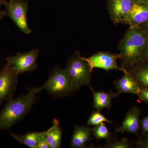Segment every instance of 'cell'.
Listing matches in <instances>:
<instances>
[{"mask_svg":"<svg viewBox=\"0 0 148 148\" xmlns=\"http://www.w3.org/2000/svg\"><path fill=\"white\" fill-rule=\"evenodd\" d=\"M19 75L16 70L8 63L0 71V107L4 101L13 99Z\"/></svg>","mask_w":148,"mask_h":148,"instance_id":"obj_6","label":"cell"},{"mask_svg":"<svg viewBox=\"0 0 148 148\" xmlns=\"http://www.w3.org/2000/svg\"><path fill=\"white\" fill-rule=\"evenodd\" d=\"M5 16H7L5 10L3 11L0 10V21Z\"/></svg>","mask_w":148,"mask_h":148,"instance_id":"obj_28","label":"cell"},{"mask_svg":"<svg viewBox=\"0 0 148 148\" xmlns=\"http://www.w3.org/2000/svg\"><path fill=\"white\" fill-rule=\"evenodd\" d=\"M148 37L147 34L140 27L129 26L117 47L121 56L122 68H132L142 61Z\"/></svg>","mask_w":148,"mask_h":148,"instance_id":"obj_2","label":"cell"},{"mask_svg":"<svg viewBox=\"0 0 148 148\" xmlns=\"http://www.w3.org/2000/svg\"><path fill=\"white\" fill-rule=\"evenodd\" d=\"M134 3L132 0H108V10L112 21L125 24Z\"/></svg>","mask_w":148,"mask_h":148,"instance_id":"obj_9","label":"cell"},{"mask_svg":"<svg viewBox=\"0 0 148 148\" xmlns=\"http://www.w3.org/2000/svg\"><path fill=\"white\" fill-rule=\"evenodd\" d=\"M143 131L144 133L148 132V116L145 117L142 122Z\"/></svg>","mask_w":148,"mask_h":148,"instance_id":"obj_24","label":"cell"},{"mask_svg":"<svg viewBox=\"0 0 148 148\" xmlns=\"http://www.w3.org/2000/svg\"><path fill=\"white\" fill-rule=\"evenodd\" d=\"M128 72L137 81L140 88H148V64L135 66Z\"/></svg>","mask_w":148,"mask_h":148,"instance_id":"obj_17","label":"cell"},{"mask_svg":"<svg viewBox=\"0 0 148 148\" xmlns=\"http://www.w3.org/2000/svg\"><path fill=\"white\" fill-rule=\"evenodd\" d=\"M114 84L119 95L126 92L138 95L140 89L137 81L128 71L121 78L115 82Z\"/></svg>","mask_w":148,"mask_h":148,"instance_id":"obj_12","label":"cell"},{"mask_svg":"<svg viewBox=\"0 0 148 148\" xmlns=\"http://www.w3.org/2000/svg\"><path fill=\"white\" fill-rule=\"evenodd\" d=\"M26 95L8 101L0 112V131L9 130L16 123L22 119L32 109L38 99L37 93L43 89V85L40 87L28 88Z\"/></svg>","mask_w":148,"mask_h":148,"instance_id":"obj_1","label":"cell"},{"mask_svg":"<svg viewBox=\"0 0 148 148\" xmlns=\"http://www.w3.org/2000/svg\"><path fill=\"white\" fill-rule=\"evenodd\" d=\"M73 85V90H77L82 86H89L91 71L87 63L82 59L79 51H76L66 63Z\"/></svg>","mask_w":148,"mask_h":148,"instance_id":"obj_3","label":"cell"},{"mask_svg":"<svg viewBox=\"0 0 148 148\" xmlns=\"http://www.w3.org/2000/svg\"><path fill=\"white\" fill-rule=\"evenodd\" d=\"M138 95L140 100L148 103V88H140Z\"/></svg>","mask_w":148,"mask_h":148,"instance_id":"obj_21","label":"cell"},{"mask_svg":"<svg viewBox=\"0 0 148 148\" xmlns=\"http://www.w3.org/2000/svg\"><path fill=\"white\" fill-rule=\"evenodd\" d=\"M121 58V56L119 53L113 54L104 51L98 52L87 58L82 57V59L90 67L91 71L93 69L98 68L104 69L107 71L110 70H118L126 73L128 72L126 69L118 66L117 60Z\"/></svg>","mask_w":148,"mask_h":148,"instance_id":"obj_8","label":"cell"},{"mask_svg":"<svg viewBox=\"0 0 148 148\" xmlns=\"http://www.w3.org/2000/svg\"><path fill=\"white\" fill-rule=\"evenodd\" d=\"M92 132L98 140L104 139L109 141L112 138V134L109 131L104 122L95 125L92 129Z\"/></svg>","mask_w":148,"mask_h":148,"instance_id":"obj_18","label":"cell"},{"mask_svg":"<svg viewBox=\"0 0 148 148\" xmlns=\"http://www.w3.org/2000/svg\"><path fill=\"white\" fill-rule=\"evenodd\" d=\"M52 126L47 130L45 138L49 148H59L61 146L62 131L58 120L53 119Z\"/></svg>","mask_w":148,"mask_h":148,"instance_id":"obj_16","label":"cell"},{"mask_svg":"<svg viewBox=\"0 0 148 148\" xmlns=\"http://www.w3.org/2000/svg\"><path fill=\"white\" fill-rule=\"evenodd\" d=\"M143 29L145 32L148 35V21L145 24L141 25L139 27Z\"/></svg>","mask_w":148,"mask_h":148,"instance_id":"obj_25","label":"cell"},{"mask_svg":"<svg viewBox=\"0 0 148 148\" xmlns=\"http://www.w3.org/2000/svg\"><path fill=\"white\" fill-rule=\"evenodd\" d=\"M140 110L136 106H134L127 112L121 126L116 130L117 132H128L137 134L139 130Z\"/></svg>","mask_w":148,"mask_h":148,"instance_id":"obj_11","label":"cell"},{"mask_svg":"<svg viewBox=\"0 0 148 148\" xmlns=\"http://www.w3.org/2000/svg\"><path fill=\"white\" fill-rule=\"evenodd\" d=\"M92 129L85 126H75L71 142L72 147L75 148L85 147L86 144L91 139Z\"/></svg>","mask_w":148,"mask_h":148,"instance_id":"obj_13","label":"cell"},{"mask_svg":"<svg viewBox=\"0 0 148 148\" xmlns=\"http://www.w3.org/2000/svg\"><path fill=\"white\" fill-rule=\"evenodd\" d=\"M90 87L93 95V108L96 111L100 112L104 108L110 110L112 106V99L117 97L119 94L112 92L108 93L103 91H95L92 87Z\"/></svg>","mask_w":148,"mask_h":148,"instance_id":"obj_14","label":"cell"},{"mask_svg":"<svg viewBox=\"0 0 148 148\" xmlns=\"http://www.w3.org/2000/svg\"><path fill=\"white\" fill-rule=\"evenodd\" d=\"M134 3H144L148 4V0H132Z\"/></svg>","mask_w":148,"mask_h":148,"instance_id":"obj_27","label":"cell"},{"mask_svg":"<svg viewBox=\"0 0 148 148\" xmlns=\"http://www.w3.org/2000/svg\"><path fill=\"white\" fill-rule=\"evenodd\" d=\"M49 93L60 96L73 91V85L68 70L56 66L50 72L49 79L43 85Z\"/></svg>","mask_w":148,"mask_h":148,"instance_id":"obj_4","label":"cell"},{"mask_svg":"<svg viewBox=\"0 0 148 148\" xmlns=\"http://www.w3.org/2000/svg\"><path fill=\"white\" fill-rule=\"evenodd\" d=\"M148 21V4L134 3L125 24L139 27Z\"/></svg>","mask_w":148,"mask_h":148,"instance_id":"obj_10","label":"cell"},{"mask_svg":"<svg viewBox=\"0 0 148 148\" xmlns=\"http://www.w3.org/2000/svg\"><path fill=\"white\" fill-rule=\"evenodd\" d=\"M38 49H34L25 53L18 52L6 58L7 63L13 67L19 75L33 71L38 69L37 61L39 55Z\"/></svg>","mask_w":148,"mask_h":148,"instance_id":"obj_7","label":"cell"},{"mask_svg":"<svg viewBox=\"0 0 148 148\" xmlns=\"http://www.w3.org/2000/svg\"><path fill=\"white\" fill-rule=\"evenodd\" d=\"M140 147L142 148H148V139L141 143Z\"/></svg>","mask_w":148,"mask_h":148,"instance_id":"obj_26","label":"cell"},{"mask_svg":"<svg viewBox=\"0 0 148 148\" xmlns=\"http://www.w3.org/2000/svg\"><path fill=\"white\" fill-rule=\"evenodd\" d=\"M46 131L42 132H29L24 135H18L10 132L12 138L21 144L31 148H35L37 144L45 136Z\"/></svg>","mask_w":148,"mask_h":148,"instance_id":"obj_15","label":"cell"},{"mask_svg":"<svg viewBox=\"0 0 148 148\" xmlns=\"http://www.w3.org/2000/svg\"><path fill=\"white\" fill-rule=\"evenodd\" d=\"M131 147L129 141L126 138L107 144L105 147L109 148H128Z\"/></svg>","mask_w":148,"mask_h":148,"instance_id":"obj_20","label":"cell"},{"mask_svg":"<svg viewBox=\"0 0 148 148\" xmlns=\"http://www.w3.org/2000/svg\"><path fill=\"white\" fill-rule=\"evenodd\" d=\"M104 122H106L110 124H112L111 121L107 119L106 117L100 113V112L96 111L93 112L90 115L88 119L87 124L88 125L94 126L100 124Z\"/></svg>","mask_w":148,"mask_h":148,"instance_id":"obj_19","label":"cell"},{"mask_svg":"<svg viewBox=\"0 0 148 148\" xmlns=\"http://www.w3.org/2000/svg\"><path fill=\"white\" fill-rule=\"evenodd\" d=\"M7 1V0H0V7L1 6L4 5L6 2Z\"/></svg>","mask_w":148,"mask_h":148,"instance_id":"obj_29","label":"cell"},{"mask_svg":"<svg viewBox=\"0 0 148 148\" xmlns=\"http://www.w3.org/2000/svg\"><path fill=\"white\" fill-rule=\"evenodd\" d=\"M49 148V146L48 144L47 141L46 139L45 136L42 138L37 144L35 148Z\"/></svg>","mask_w":148,"mask_h":148,"instance_id":"obj_23","label":"cell"},{"mask_svg":"<svg viewBox=\"0 0 148 148\" xmlns=\"http://www.w3.org/2000/svg\"><path fill=\"white\" fill-rule=\"evenodd\" d=\"M6 16L12 19L16 27L22 33L29 34L32 32L28 26L27 14L28 2L22 0L7 1L4 5Z\"/></svg>","mask_w":148,"mask_h":148,"instance_id":"obj_5","label":"cell"},{"mask_svg":"<svg viewBox=\"0 0 148 148\" xmlns=\"http://www.w3.org/2000/svg\"><path fill=\"white\" fill-rule=\"evenodd\" d=\"M148 62V37L142 55V61Z\"/></svg>","mask_w":148,"mask_h":148,"instance_id":"obj_22","label":"cell"}]
</instances>
